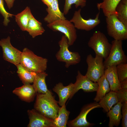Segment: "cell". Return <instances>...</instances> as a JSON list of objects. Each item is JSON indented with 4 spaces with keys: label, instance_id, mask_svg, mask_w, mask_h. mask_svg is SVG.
<instances>
[{
    "label": "cell",
    "instance_id": "obj_7",
    "mask_svg": "<svg viewBox=\"0 0 127 127\" xmlns=\"http://www.w3.org/2000/svg\"><path fill=\"white\" fill-rule=\"evenodd\" d=\"M111 45L109 54L103 62L105 69L127 62V57L122 48V41L114 40L112 41Z\"/></svg>",
    "mask_w": 127,
    "mask_h": 127
},
{
    "label": "cell",
    "instance_id": "obj_22",
    "mask_svg": "<svg viewBox=\"0 0 127 127\" xmlns=\"http://www.w3.org/2000/svg\"><path fill=\"white\" fill-rule=\"evenodd\" d=\"M26 31L32 38L42 35L45 30L41 23L37 20L32 15L28 22Z\"/></svg>",
    "mask_w": 127,
    "mask_h": 127
},
{
    "label": "cell",
    "instance_id": "obj_32",
    "mask_svg": "<svg viewBox=\"0 0 127 127\" xmlns=\"http://www.w3.org/2000/svg\"><path fill=\"white\" fill-rule=\"evenodd\" d=\"M115 92L116 93L119 102L122 103L127 102V89L120 88Z\"/></svg>",
    "mask_w": 127,
    "mask_h": 127
},
{
    "label": "cell",
    "instance_id": "obj_33",
    "mask_svg": "<svg viewBox=\"0 0 127 127\" xmlns=\"http://www.w3.org/2000/svg\"><path fill=\"white\" fill-rule=\"evenodd\" d=\"M9 9L12 7L15 0H4Z\"/></svg>",
    "mask_w": 127,
    "mask_h": 127
},
{
    "label": "cell",
    "instance_id": "obj_15",
    "mask_svg": "<svg viewBox=\"0 0 127 127\" xmlns=\"http://www.w3.org/2000/svg\"><path fill=\"white\" fill-rule=\"evenodd\" d=\"M48 14L44 20L48 24L56 20L66 19L63 13L59 9L58 0H54L50 6L46 8Z\"/></svg>",
    "mask_w": 127,
    "mask_h": 127
},
{
    "label": "cell",
    "instance_id": "obj_30",
    "mask_svg": "<svg viewBox=\"0 0 127 127\" xmlns=\"http://www.w3.org/2000/svg\"><path fill=\"white\" fill-rule=\"evenodd\" d=\"M0 12L4 18L3 24L4 25L7 26L10 21L9 17H12L13 15L7 12L5 9L3 0H0Z\"/></svg>",
    "mask_w": 127,
    "mask_h": 127
},
{
    "label": "cell",
    "instance_id": "obj_11",
    "mask_svg": "<svg viewBox=\"0 0 127 127\" xmlns=\"http://www.w3.org/2000/svg\"><path fill=\"white\" fill-rule=\"evenodd\" d=\"M101 107L98 103L96 102L87 104L82 108L79 115L75 119L67 122V124L71 127H89L94 125L88 122L87 116L89 113L95 108Z\"/></svg>",
    "mask_w": 127,
    "mask_h": 127
},
{
    "label": "cell",
    "instance_id": "obj_18",
    "mask_svg": "<svg viewBox=\"0 0 127 127\" xmlns=\"http://www.w3.org/2000/svg\"><path fill=\"white\" fill-rule=\"evenodd\" d=\"M13 92L24 100L29 101L32 99L36 92L32 85L26 83L21 87L16 88Z\"/></svg>",
    "mask_w": 127,
    "mask_h": 127
},
{
    "label": "cell",
    "instance_id": "obj_10",
    "mask_svg": "<svg viewBox=\"0 0 127 127\" xmlns=\"http://www.w3.org/2000/svg\"><path fill=\"white\" fill-rule=\"evenodd\" d=\"M10 40L9 36L2 39L0 40V46L2 48L4 60L16 66L20 63L22 52L12 46Z\"/></svg>",
    "mask_w": 127,
    "mask_h": 127
},
{
    "label": "cell",
    "instance_id": "obj_17",
    "mask_svg": "<svg viewBox=\"0 0 127 127\" xmlns=\"http://www.w3.org/2000/svg\"><path fill=\"white\" fill-rule=\"evenodd\" d=\"M122 103L119 102L107 112V115L109 119L108 125L109 127H118L122 119Z\"/></svg>",
    "mask_w": 127,
    "mask_h": 127
},
{
    "label": "cell",
    "instance_id": "obj_34",
    "mask_svg": "<svg viewBox=\"0 0 127 127\" xmlns=\"http://www.w3.org/2000/svg\"><path fill=\"white\" fill-rule=\"evenodd\" d=\"M120 88L127 89V79L120 82Z\"/></svg>",
    "mask_w": 127,
    "mask_h": 127
},
{
    "label": "cell",
    "instance_id": "obj_27",
    "mask_svg": "<svg viewBox=\"0 0 127 127\" xmlns=\"http://www.w3.org/2000/svg\"><path fill=\"white\" fill-rule=\"evenodd\" d=\"M115 11L118 19L127 27V0H121L117 5Z\"/></svg>",
    "mask_w": 127,
    "mask_h": 127
},
{
    "label": "cell",
    "instance_id": "obj_35",
    "mask_svg": "<svg viewBox=\"0 0 127 127\" xmlns=\"http://www.w3.org/2000/svg\"><path fill=\"white\" fill-rule=\"evenodd\" d=\"M48 7L50 6L54 0H41Z\"/></svg>",
    "mask_w": 127,
    "mask_h": 127
},
{
    "label": "cell",
    "instance_id": "obj_9",
    "mask_svg": "<svg viewBox=\"0 0 127 127\" xmlns=\"http://www.w3.org/2000/svg\"><path fill=\"white\" fill-rule=\"evenodd\" d=\"M81 9L75 11L72 18L70 20L73 23L75 27L79 30L89 31L93 29L100 23L99 19L100 12L96 14L94 19L89 18L88 20L83 19L81 14Z\"/></svg>",
    "mask_w": 127,
    "mask_h": 127
},
{
    "label": "cell",
    "instance_id": "obj_29",
    "mask_svg": "<svg viewBox=\"0 0 127 127\" xmlns=\"http://www.w3.org/2000/svg\"><path fill=\"white\" fill-rule=\"evenodd\" d=\"M116 71L120 82L127 79V64L122 63L116 66Z\"/></svg>",
    "mask_w": 127,
    "mask_h": 127
},
{
    "label": "cell",
    "instance_id": "obj_21",
    "mask_svg": "<svg viewBox=\"0 0 127 127\" xmlns=\"http://www.w3.org/2000/svg\"><path fill=\"white\" fill-rule=\"evenodd\" d=\"M48 75L45 72L36 73L32 85L36 92L41 94L51 92L48 89L45 82Z\"/></svg>",
    "mask_w": 127,
    "mask_h": 127
},
{
    "label": "cell",
    "instance_id": "obj_6",
    "mask_svg": "<svg viewBox=\"0 0 127 127\" xmlns=\"http://www.w3.org/2000/svg\"><path fill=\"white\" fill-rule=\"evenodd\" d=\"M103 60L102 57L96 54L94 57L91 54L87 57L88 68L85 75L94 82L97 83L104 74Z\"/></svg>",
    "mask_w": 127,
    "mask_h": 127
},
{
    "label": "cell",
    "instance_id": "obj_2",
    "mask_svg": "<svg viewBox=\"0 0 127 127\" xmlns=\"http://www.w3.org/2000/svg\"><path fill=\"white\" fill-rule=\"evenodd\" d=\"M47 62V59L37 56L25 48L22 52L20 64L28 70L38 73L45 72Z\"/></svg>",
    "mask_w": 127,
    "mask_h": 127
},
{
    "label": "cell",
    "instance_id": "obj_19",
    "mask_svg": "<svg viewBox=\"0 0 127 127\" xmlns=\"http://www.w3.org/2000/svg\"><path fill=\"white\" fill-rule=\"evenodd\" d=\"M121 0H103L100 3H98L97 7L99 10L101 9L104 16L107 17L112 14L117 16L115 11L116 8Z\"/></svg>",
    "mask_w": 127,
    "mask_h": 127
},
{
    "label": "cell",
    "instance_id": "obj_28",
    "mask_svg": "<svg viewBox=\"0 0 127 127\" xmlns=\"http://www.w3.org/2000/svg\"><path fill=\"white\" fill-rule=\"evenodd\" d=\"M86 3V0H65L63 13L64 15L67 14L72 4H75L76 8L79 6L83 8L85 6Z\"/></svg>",
    "mask_w": 127,
    "mask_h": 127
},
{
    "label": "cell",
    "instance_id": "obj_1",
    "mask_svg": "<svg viewBox=\"0 0 127 127\" xmlns=\"http://www.w3.org/2000/svg\"><path fill=\"white\" fill-rule=\"evenodd\" d=\"M59 107L51 92L37 94L35 108L46 117L55 119L57 116Z\"/></svg>",
    "mask_w": 127,
    "mask_h": 127
},
{
    "label": "cell",
    "instance_id": "obj_8",
    "mask_svg": "<svg viewBox=\"0 0 127 127\" xmlns=\"http://www.w3.org/2000/svg\"><path fill=\"white\" fill-rule=\"evenodd\" d=\"M47 26L54 31H59L64 34L67 39L69 46L73 45L77 39L76 28L70 20L66 19L57 20L48 24Z\"/></svg>",
    "mask_w": 127,
    "mask_h": 127
},
{
    "label": "cell",
    "instance_id": "obj_25",
    "mask_svg": "<svg viewBox=\"0 0 127 127\" xmlns=\"http://www.w3.org/2000/svg\"><path fill=\"white\" fill-rule=\"evenodd\" d=\"M70 113L67 110L65 104L60 107L57 116L53 120L55 127H66Z\"/></svg>",
    "mask_w": 127,
    "mask_h": 127
},
{
    "label": "cell",
    "instance_id": "obj_16",
    "mask_svg": "<svg viewBox=\"0 0 127 127\" xmlns=\"http://www.w3.org/2000/svg\"><path fill=\"white\" fill-rule=\"evenodd\" d=\"M116 66H113L105 69L104 75L110 86L111 91H116L120 88V82L117 75Z\"/></svg>",
    "mask_w": 127,
    "mask_h": 127
},
{
    "label": "cell",
    "instance_id": "obj_3",
    "mask_svg": "<svg viewBox=\"0 0 127 127\" xmlns=\"http://www.w3.org/2000/svg\"><path fill=\"white\" fill-rule=\"evenodd\" d=\"M58 44L60 49L56 55L58 60L64 62L67 68L80 62L81 60L80 55L77 52H72L69 50L68 40L64 35L62 36Z\"/></svg>",
    "mask_w": 127,
    "mask_h": 127
},
{
    "label": "cell",
    "instance_id": "obj_23",
    "mask_svg": "<svg viewBox=\"0 0 127 127\" xmlns=\"http://www.w3.org/2000/svg\"><path fill=\"white\" fill-rule=\"evenodd\" d=\"M98 87L96 95L94 99L96 102H99L100 100L110 91L109 84L104 74L98 80L97 82Z\"/></svg>",
    "mask_w": 127,
    "mask_h": 127
},
{
    "label": "cell",
    "instance_id": "obj_31",
    "mask_svg": "<svg viewBox=\"0 0 127 127\" xmlns=\"http://www.w3.org/2000/svg\"><path fill=\"white\" fill-rule=\"evenodd\" d=\"M122 127H127V102L122 103L121 109Z\"/></svg>",
    "mask_w": 127,
    "mask_h": 127
},
{
    "label": "cell",
    "instance_id": "obj_24",
    "mask_svg": "<svg viewBox=\"0 0 127 127\" xmlns=\"http://www.w3.org/2000/svg\"><path fill=\"white\" fill-rule=\"evenodd\" d=\"M32 15L29 7H27L22 12L15 16L16 22L23 31H26L27 27Z\"/></svg>",
    "mask_w": 127,
    "mask_h": 127
},
{
    "label": "cell",
    "instance_id": "obj_26",
    "mask_svg": "<svg viewBox=\"0 0 127 127\" xmlns=\"http://www.w3.org/2000/svg\"><path fill=\"white\" fill-rule=\"evenodd\" d=\"M16 66L18 75L24 84L33 83L36 73L28 70L20 64Z\"/></svg>",
    "mask_w": 127,
    "mask_h": 127
},
{
    "label": "cell",
    "instance_id": "obj_14",
    "mask_svg": "<svg viewBox=\"0 0 127 127\" xmlns=\"http://www.w3.org/2000/svg\"><path fill=\"white\" fill-rule=\"evenodd\" d=\"M74 83H71L67 86L59 82L56 84L53 88V91L58 95L59 98L58 103L62 107L65 105L68 99L69 98L73 92Z\"/></svg>",
    "mask_w": 127,
    "mask_h": 127
},
{
    "label": "cell",
    "instance_id": "obj_20",
    "mask_svg": "<svg viewBox=\"0 0 127 127\" xmlns=\"http://www.w3.org/2000/svg\"><path fill=\"white\" fill-rule=\"evenodd\" d=\"M98 103L101 107L105 112H108L114 105L119 102L116 92L110 91L99 101Z\"/></svg>",
    "mask_w": 127,
    "mask_h": 127
},
{
    "label": "cell",
    "instance_id": "obj_4",
    "mask_svg": "<svg viewBox=\"0 0 127 127\" xmlns=\"http://www.w3.org/2000/svg\"><path fill=\"white\" fill-rule=\"evenodd\" d=\"M88 45L94 50L95 54L104 60L107 57L111 46L104 34L99 31L94 32L90 39Z\"/></svg>",
    "mask_w": 127,
    "mask_h": 127
},
{
    "label": "cell",
    "instance_id": "obj_13",
    "mask_svg": "<svg viewBox=\"0 0 127 127\" xmlns=\"http://www.w3.org/2000/svg\"><path fill=\"white\" fill-rule=\"evenodd\" d=\"M29 122V127H55L53 119L48 118L36 110H29L28 111Z\"/></svg>",
    "mask_w": 127,
    "mask_h": 127
},
{
    "label": "cell",
    "instance_id": "obj_12",
    "mask_svg": "<svg viewBox=\"0 0 127 127\" xmlns=\"http://www.w3.org/2000/svg\"><path fill=\"white\" fill-rule=\"evenodd\" d=\"M74 84L73 90L70 99L80 89L85 92H91L96 91L98 87L97 83L93 82L85 75H82L79 71H78L76 81Z\"/></svg>",
    "mask_w": 127,
    "mask_h": 127
},
{
    "label": "cell",
    "instance_id": "obj_5",
    "mask_svg": "<svg viewBox=\"0 0 127 127\" xmlns=\"http://www.w3.org/2000/svg\"><path fill=\"white\" fill-rule=\"evenodd\" d=\"M106 21L107 34L114 40H126L127 39V27L117 18V16L112 14L106 17Z\"/></svg>",
    "mask_w": 127,
    "mask_h": 127
}]
</instances>
